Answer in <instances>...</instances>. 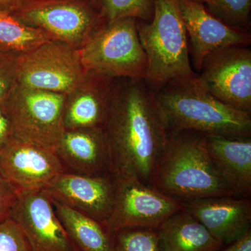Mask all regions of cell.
Instances as JSON below:
<instances>
[{"mask_svg":"<svg viewBox=\"0 0 251 251\" xmlns=\"http://www.w3.org/2000/svg\"><path fill=\"white\" fill-rule=\"evenodd\" d=\"M112 87L103 130L112 173L151 186L153 172L166 148L168 120L156 92L144 79L125 78Z\"/></svg>","mask_w":251,"mask_h":251,"instance_id":"1","label":"cell"},{"mask_svg":"<svg viewBox=\"0 0 251 251\" xmlns=\"http://www.w3.org/2000/svg\"><path fill=\"white\" fill-rule=\"evenodd\" d=\"M151 186L181 202L232 196L211 161L206 135L186 130H170Z\"/></svg>","mask_w":251,"mask_h":251,"instance_id":"2","label":"cell"},{"mask_svg":"<svg viewBox=\"0 0 251 251\" xmlns=\"http://www.w3.org/2000/svg\"><path fill=\"white\" fill-rule=\"evenodd\" d=\"M170 130L206 136L251 138V112L223 103L201 85L198 75L175 80L156 92Z\"/></svg>","mask_w":251,"mask_h":251,"instance_id":"3","label":"cell"},{"mask_svg":"<svg viewBox=\"0 0 251 251\" xmlns=\"http://www.w3.org/2000/svg\"><path fill=\"white\" fill-rule=\"evenodd\" d=\"M150 22L138 21L137 29L148 58L145 80L155 92L175 80L197 76L189 59L187 32L177 0H153Z\"/></svg>","mask_w":251,"mask_h":251,"instance_id":"4","label":"cell"},{"mask_svg":"<svg viewBox=\"0 0 251 251\" xmlns=\"http://www.w3.org/2000/svg\"><path fill=\"white\" fill-rule=\"evenodd\" d=\"M88 74L113 79H144L148 58L137 29V20L105 21L77 49Z\"/></svg>","mask_w":251,"mask_h":251,"instance_id":"5","label":"cell"},{"mask_svg":"<svg viewBox=\"0 0 251 251\" xmlns=\"http://www.w3.org/2000/svg\"><path fill=\"white\" fill-rule=\"evenodd\" d=\"M16 75L23 87L69 96L83 84L88 73L77 48L51 39L18 54Z\"/></svg>","mask_w":251,"mask_h":251,"instance_id":"6","label":"cell"},{"mask_svg":"<svg viewBox=\"0 0 251 251\" xmlns=\"http://www.w3.org/2000/svg\"><path fill=\"white\" fill-rule=\"evenodd\" d=\"M67 96L16 85L3 105L13 136L55 150L65 128Z\"/></svg>","mask_w":251,"mask_h":251,"instance_id":"7","label":"cell"},{"mask_svg":"<svg viewBox=\"0 0 251 251\" xmlns=\"http://www.w3.org/2000/svg\"><path fill=\"white\" fill-rule=\"evenodd\" d=\"M12 14L53 40L77 49L105 21L87 0H25Z\"/></svg>","mask_w":251,"mask_h":251,"instance_id":"8","label":"cell"},{"mask_svg":"<svg viewBox=\"0 0 251 251\" xmlns=\"http://www.w3.org/2000/svg\"><path fill=\"white\" fill-rule=\"evenodd\" d=\"M116 177L115 199L105 226L112 234L123 229H158L182 210V202L131 178Z\"/></svg>","mask_w":251,"mask_h":251,"instance_id":"9","label":"cell"},{"mask_svg":"<svg viewBox=\"0 0 251 251\" xmlns=\"http://www.w3.org/2000/svg\"><path fill=\"white\" fill-rule=\"evenodd\" d=\"M200 82L223 103L251 112V51L244 46L221 48L204 59Z\"/></svg>","mask_w":251,"mask_h":251,"instance_id":"10","label":"cell"},{"mask_svg":"<svg viewBox=\"0 0 251 251\" xmlns=\"http://www.w3.org/2000/svg\"><path fill=\"white\" fill-rule=\"evenodd\" d=\"M66 171L54 149L13 136L0 152V173L18 191L45 189Z\"/></svg>","mask_w":251,"mask_h":251,"instance_id":"11","label":"cell"},{"mask_svg":"<svg viewBox=\"0 0 251 251\" xmlns=\"http://www.w3.org/2000/svg\"><path fill=\"white\" fill-rule=\"evenodd\" d=\"M11 219L23 229L33 251H78L44 189L19 191Z\"/></svg>","mask_w":251,"mask_h":251,"instance_id":"12","label":"cell"},{"mask_svg":"<svg viewBox=\"0 0 251 251\" xmlns=\"http://www.w3.org/2000/svg\"><path fill=\"white\" fill-rule=\"evenodd\" d=\"M115 187L113 174L90 175L66 171L44 190L53 201L105 226L113 205Z\"/></svg>","mask_w":251,"mask_h":251,"instance_id":"13","label":"cell"},{"mask_svg":"<svg viewBox=\"0 0 251 251\" xmlns=\"http://www.w3.org/2000/svg\"><path fill=\"white\" fill-rule=\"evenodd\" d=\"M180 14L191 42L193 66L201 72L204 59L213 51L230 46H247V30L231 27L211 15L198 0H177Z\"/></svg>","mask_w":251,"mask_h":251,"instance_id":"14","label":"cell"},{"mask_svg":"<svg viewBox=\"0 0 251 251\" xmlns=\"http://www.w3.org/2000/svg\"><path fill=\"white\" fill-rule=\"evenodd\" d=\"M182 204L224 245L235 242L251 229V198L220 196L184 201Z\"/></svg>","mask_w":251,"mask_h":251,"instance_id":"15","label":"cell"},{"mask_svg":"<svg viewBox=\"0 0 251 251\" xmlns=\"http://www.w3.org/2000/svg\"><path fill=\"white\" fill-rule=\"evenodd\" d=\"M55 151L66 171L69 168L74 173L90 175L113 174L108 142L100 127L65 129Z\"/></svg>","mask_w":251,"mask_h":251,"instance_id":"16","label":"cell"},{"mask_svg":"<svg viewBox=\"0 0 251 251\" xmlns=\"http://www.w3.org/2000/svg\"><path fill=\"white\" fill-rule=\"evenodd\" d=\"M206 148L232 196L251 198V138L206 136Z\"/></svg>","mask_w":251,"mask_h":251,"instance_id":"17","label":"cell"},{"mask_svg":"<svg viewBox=\"0 0 251 251\" xmlns=\"http://www.w3.org/2000/svg\"><path fill=\"white\" fill-rule=\"evenodd\" d=\"M112 79L88 74L82 85L67 96L64 114L65 129L103 126Z\"/></svg>","mask_w":251,"mask_h":251,"instance_id":"18","label":"cell"},{"mask_svg":"<svg viewBox=\"0 0 251 251\" xmlns=\"http://www.w3.org/2000/svg\"><path fill=\"white\" fill-rule=\"evenodd\" d=\"M163 251H219L222 243L188 211H178L158 228Z\"/></svg>","mask_w":251,"mask_h":251,"instance_id":"19","label":"cell"},{"mask_svg":"<svg viewBox=\"0 0 251 251\" xmlns=\"http://www.w3.org/2000/svg\"><path fill=\"white\" fill-rule=\"evenodd\" d=\"M52 201L57 216L77 251H115L113 234L105 225L65 204Z\"/></svg>","mask_w":251,"mask_h":251,"instance_id":"20","label":"cell"},{"mask_svg":"<svg viewBox=\"0 0 251 251\" xmlns=\"http://www.w3.org/2000/svg\"><path fill=\"white\" fill-rule=\"evenodd\" d=\"M51 39L44 31L28 26L0 9V51L18 55Z\"/></svg>","mask_w":251,"mask_h":251,"instance_id":"21","label":"cell"},{"mask_svg":"<svg viewBox=\"0 0 251 251\" xmlns=\"http://www.w3.org/2000/svg\"><path fill=\"white\" fill-rule=\"evenodd\" d=\"M100 4L106 22L126 18L150 22L153 16V0H100Z\"/></svg>","mask_w":251,"mask_h":251,"instance_id":"22","label":"cell"},{"mask_svg":"<svg viewBox=\"0 0 251 251\" xmlns=\"http://www.w3.org/2000/svg\"><path fill=\"white\" fill-rule=\"evenodd\" d=\"M213 16L231 27L247 30L251 0H198Z\"/></svg>","mask_w":251,"mask_h":251,"instance_id":"23","label":"cell"},{"mask_svg":"<svg viewBox=\"0 0 251 251\" xmlns=\"http://www.w3.org/2000/svg\"><path fill=\"white\" fill-rule=\"evenodd\" d=\"M112 234L115 251H163L158 229H123Z\"/></svg>","mask_w":251,"mask_h":251,"instance_id":"24","label":"cell"},{"mask_svg":"<svg viewBox=\"0 0 251 251\" xmlns=\"http://www.w3.org/2000/svg\"><path fill=\"white\" fill-rule=\"evenodd\" d=\"M0 251H33L23 229L11 218L0 224Z\"/></svg>","mask_w":251,"mask_h":251,"instance_id":"25","label":"cell"},{"mask_svg":"<svg viewBox=\"0 0 251 251\" xmlns=\"http://www.w3.org/2000/svg\"><path fill=\"white\" fill-rule=\"evenodd\" d=\"M17 54L0 51V107L6 103L17 85Z\"/></svg>","mask_w":251,"mask_h":251,"instance_id":"26","label":"cell"},{"mask_svg":"<svg viewBox=\"0 0 251 251\" xmlns=\"http://www.w3.org/2000/svg\"><path fill=\"white\" fill-rule=\"evenodd\" d=\"M19 191L0 173V224L11 218Z\"/></svg>","mask_w":251,"mask_h":251,"instance_id":"27","label":"cell"},{"mask_svg":"<svg viewBox=\"0 0 251 251\" xmlns=\"http://www.w3.org/2000/svg\"><path fill=\"white\" fill-rule=\"evenodd\" d=\"M13 137L9 118L2 107H0V152Z\"/></svg>","mask_w":251,"mask_h":251,"instance_id":"28","label":"cell"},{"mask_svg":"<svg viewBox=\"0 0 251 251\" xmlns=\"http://www.w3.org/2000/svg\"><path fill=\"white\" fill-rule=\"evenodd\" d=\"M219 251H251V229L248 230L235 242Z\"/></svg>","mask_w":251,"mask_h":251,"instance_id":"29","label":"cell"},{"mask_svg":"<svg viewBox=\"0 0 251 251\" xmlns=\"http://www.w3.org/2000/svg\"><path fill=\"white\" fill-rule=\"evenodd\" d=\"M25 1V0H0V9L14 14Z\"/></svg>","mask_w":251,"mask_h":251,"instance_id":"30","label":"cell"},{"mask_svg":"<svg viewBox=\"0 0 251 251\" xmlns=\"http://www.w3.org/2000/svg\"><path fill=\"white\" fill-rule=\"evenodd\" d=\"M90 4L95 7L96 9H98L99 11L100 10V0H87Z\"/></svg>","mask_w":251,"mask_h":251,"instance_id":"31","label":"cell"}]
</instances>
